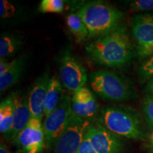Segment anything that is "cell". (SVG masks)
<instances>
[{
    "label": "cell",
    "mask_w": 153,
    "mask_h": 153,
    "mask_svg": "<svg viewBox=\"0 0 153 153\" xmlns=\"http://www.w3.org/2000/svg\"><path fill=\"white\" fill-rule=\"evenodd\" d=\"M61 81L56 75L51 76L44 104V116L46 117L56 108L65 94Z\"/></svg>",
    "instance_id": "9a60e30c"
},
{
    "label": "cell",
    "mask_w": 153,
    "mask_h": 153,
    "mask_svg": "<svg viewBox=\"0 0 153 153\" xmlns=\"http://www.w3.org/2000/svg\"><path fill=\"white\" fill-rule=\"evenodd\" d=\"M131 28L139 58L152 56L153 13L135 14L131 19Z\"/></svg>",
    "instance_id": "8992f818"
},
{
    "label": "cell",
    "mask_w": 153,
    "mask_h": 153,
    "mask_svg": "<svg viewBox=\"0 0 153 153\" xmlns=\"http://www.w3.org/2000/svg\"><path fill=\"white\" fill-rule=\"evenodd\" d=\"M89 30V39L104 35L121 24L124 14L116 7L101 1L84 4L77 11Z\"/></svg>",
    "instance_id": "3957f363"
},
{
    "label": "cell",
    "mask_w": 153,
    "mask_h": 153,
    "mask_svg": "<svg viewBox=\"0 0 153 153\" xmlns=\"http://www.w3.org/2000/svg\"><path fill=\"white\" fill-rule=\"evenodd\" d=\"M24 45L20 36L11 32H6L0 36V56L3 58L14 56Z\"/></svg>",
    "instance_id": "2e32d148"
},
{
    "label": "cell",
    "mask_w": 153,
    "mask_h": 153,
    "mask_svg": "<svg viewBox=\"0 0 153 153\" xmlns=\"http://www.w3.org/2000/svg\"><path fill=\"white\" fill-rule=\"evenodd\" d=\"M60 78L63 87L75 92L87 82L85 68L69 51L63 53L60 60Z\"/></svg>",
    "instance_id": "ba28073f"
},
{
    "label": "cell",
    "mask_w": 153,
    "mask_h": 153,
    "mask_svg": "<svg viewBox=\"0 0 153 153\" xmlns=\"http://www.w3.org/2000/svg\"><path fill=\"white\" fill-rule=\"evenodd\" d=\"M87 135L97 153L121 152L123 143L120 137L99 123L91 124Z\"/></svg>",
    "instance_id": "30bf717a"
},
{
    "label": "cell",
    "mask_w": 153,
    "mask_h": 153,
    "mask_svg": "<svg viewBox=\"0 0 153 153\" xmlns=\"http://www.w3.org/2000/svg\"><path fill=\"white\" fill-rule=\"evenodd\" d=\"M65 9L62 0H43L40 3L38 10L41 13H61Z\"/></svg>",
    "instance_id": "d6986e66"
},
{
    "label": "cell",
    "mask_w": 153,
    "mask_h": 153,
    "mask_svg": "<svg viewBox=\"0 0 153 153\" xmlns=\"http://www.w3.org/2000/svg\"><path fill=\"white\" fill-rule=\"evenodd\" d=\"M11 65H12V61L8 62L6 58L1 57L0 58V74L4 73L11 66Z\"/></svg>",
    "instance_id": "d4e9b609"
},
{
    "label": "cell",
    "mask_w": 153,
    "mask_h": 153,
    "mask_svg": "<svg viewBox=\"0 0 153 153\" xmlns=\"http://www.w3.org/2000/svg\"><path fill=\"white\" fill-rule=\"evenodd\" d=\"M75 153H97L94 149L92 145L88 138L87 133H86L83 141L80 145L79 149Z\"/></svg>",
    "instance_id": "cb8c5ba5"
},
{
    "label": "cell",
    "mask_w": 153,
    "mask_h": 153,
    "mask_svg": "<svg viewBox=\"0 0 153 153\" xmlns=\"http://www.w3.org/2000/svg\"><path fill=\"white\" fill-rule=\"evenodd\" d=\"M152 57H153V55H152Z\"/></svg>",
    "instance_id": "f546056e"
},
{
    "label": "cell",
    "mask_w": 153,
    "mask_h": 153,
    "mask_svg": "<svg viewBox=\"0 0 153 153\" xmlns=\"http://www.w3.org/2000/svg\"><path fill=\"white\" fill-rule=\"evenodd\" d=\"M26 57L20 56L12 60V65L4 73L0 74L1 94L16 85L24 73L26 68Z\"/></svg>",
    "instance_id": "5bb4252c"
},
{
    "label": "cell",
    "mask_w": 153,
    "mask_h": 153,
    "mask_svg": "<svg viewBox=\"0 0 153 153\" xmlns=\"http://www.w3.org/2000/svg\"><path fill=\"white\" fill-rule=\"evenodd\" d=\"M89 84L100 98L109 102H127L137 97L133 82L114 72L100 70L93 72L89 75Z\"/></svg>",
    "instance_id": "277c9868"
},
{
    "label": "cell",
    "mask_w": 153,
    "mask_h": 153,
    "mask_svg": "<svg viewBox=\"0 0 153 153\" xmlns=\"http://www.w3.org/2000/svg\"><path fill=\"white\" fill-rule=\"evenodd\" d=\"M145 92L146 95L153 97V78L149 80L145 85Z\"/></svg>",
    "instance_id": "484cf974"
},
{
    "label": "cell",
    "mask_w": 153,
    "mask_h": 153,
    "mask_svg": "<svg viewBox=\"0 0 153 153\" xmlns=\"http://www.w3.org/2000/svg\"><path fill=\"white\" fill-rule=\"evenodd\" d=\"M11 95L14 104V118L10 130L4 135L5 140L7 142L14 141L32 118L28 104V96L18 91L11 93Z\"/></svg>",
    "instance_id": "8fae6325"
},
{
    "label": "cell",
    "mask_w": 153,
    "mask_h": 153,
    "mask_svg": "<svg viewBox=\"0 0 153 153\" xmlns=\"http://www.w3.org/2000/svg\"><path fill=\"white\" fill-rule=\"evenodd\" d=\"M85 50L92 62L110 68H127L131 64L134 56L128 31L123 24L96 38L86 45Z\"/></svg>",
    "instance_id": "6da1fadb"
},
{
    "label": "cell",
    "mask_w": 153,
    "mask_h": 153,
    "mask_svg": "<svg viewBox=\"0 0 153 153\" xmlns=\"http://www.w3.org/2000/svg\"><path fill=\"white\" fill-rule=\"evenodd\" d=\"M91 123V120L72 114L68 126L53 148L55 153H75Z\"/></svg>",
    "instance_id": "52a82bcc"
},
{
    "label": "cell",
    "mask_w": 153,
    "mask_h": 153,
    "mask_svg": "<svg viewBox=\"0 0 153 153\" xmlns=\"http://www.w3.org/2000/svg\"><path fill=\"white\" fill-rule=\"evenodd\" d=\"M72 114V99L65 94L53 112L46 116L43 127L48 149L54 148L57 140L68 126Z\"/></svg>",
    "instance_id": "5b68a950"
},
{
    "label": "cell",
    "mask_w": 153,
    "mask_h": 153,
    "mask_svg": "<svg viewBox=\"0 0 153 153\" xmlns=\"http://www.w3.org/2000/svg\"><path fill=\"white\" fill-rule=\"evenodd\" d=\"M150 144L151 145H153V132H152V133L150 135Z\"/></svg>",
    "instance_id": "f1b7e54d"
},
{
    "label": "cell",
    "mask_w": 153,
    "mask_h": 153,
    "mask_svg": "<svg viewBox=\"0 0 153 153\" xmlns=\"http://www.w3.org/2000/svg\"><path fill=\"white\" fill-rule=\"evenodd\" d=\"M142 111L149 128L153 131V97L146 95L143 99Z\"/></svg>",
    "instance_id": "44dd1931"
},
{
    "label": "cell",
    "mask_w": 153,
    "mask_h": 153,
    "mask_svg": "<svg viewBox=\"0 0 153 153\" xmlns=\"http://www.w3.org/2000/svg\"><path fill=\"white\" fill-rule=\"evenodd\" d=\"M14 104L11 94L0 104V132L4 135L10 130L13 123Z\"/></svg>",
    "instance_id": "e0dca14e"
},
{
    "label": "cell",
    "mask_w": 153,
    "mask_h": 153,
    "mask_svg": "<svg viewBox=\"0 0 153 153\" xmlns=\"http://www.w3.org/2000/svg\"><path fill=\"white\" fill-rule=\"evenodd\" d=\"M0 153H11L4 143L1 142L0 144Z\"/></svg>",
    "instance_id": "4316f807"
},
{
    "label": "cell",
    "mask_w": 153,
    "mask_h": 153,
    "mask_svg": "<svg viewBox=\"0 0 153 153\" xmlns=\"http://www.w3.org/2000/svg\"><path fill=\"white\" fill-rule=\"evenodd\" d=\"M16 14V8L15 6L7 0L0 1V17L2 19L13 18Z\"/></svg>",
    "instance_id": "603a6c76"
},
{
    "label": "cell",
    "mask_w": 153,
    "mask_h": 153,
    "mask_svg": "<svg viewBox=\"0 0 153 153\" xmlns=\"http://www.w3.org/2000/svg\"><path fill=\"white\" fill-rule=\"evenodd\" d=\"M98 123L118 136L135 140H145L148 137L140 116L133 107L125 105L103 107Z\"/></svg>",
    "instance_id": "7a4b0ae2"
},
{
    "label": "cell",
    "mask_w": 153,
    "mask_h": 153,
    "mask_svg": "<svg viewBox=\"0 0 153 153\" xmlns=\"http://www.w3.org/2000/svg\"><path fill=\"white\" fill-rule=\"evenodd\" d=\"M148 150L150 153H153V145H148Z\"/></svg>",
    "instance_id": "83f0119b"
},
{
    "label": "cell",
    "mask_w": 153,
    "mask_h": 153,
    "mask_svg": "<svg viewBox=\"0 0 153 153\" xmlns=\"http://www.w3.org/2000/svg\"><path fill=\"white\" fill-rule=\"evenodd\" d=\"M24 153H41L45 145V137L41 120L31 118L25 128L14 140Z\"/></svg>",
    "instance_id": "9c48e42d"
},
{
    "label": "cell",
    "mask_w": 153,
    "mask_h": 153,
    "mask_svg": "<svg viewBox=\"0 0 153 153\" xmlns=\"http://www.w3.org/2000/svg\"><path fill=\"white\" fill-rule=\"evenodd\" d=\"M51 79L50 70L48 69L38 76L32 85L28 96L32 118L42 120L44 116V104Z\"/></svg>",
    "instance_id": "7c38bea8"
},
{
    "label": "cell",
    "mask_w": 153,
    "mask_h": 153,
    "mask_svg": "<svg viewBox=\"0 0 153 153\" xmlns=\"http://www.w3.org/2000/svg\"><path fill=\"white\" fill-rule=\"evenodd\" d=\"M137 76L141 84L147 83L153 78V57L145 60L137 68Z\"/></svg>",
    "instance_id": "ffe728a7"
},
{
    "label": "cell",
    "mask_w": 153,
    "mask_h": 153,
    "mask_svg": "<svg viewBox=\"0 0 153 153\" xmlns=\"http://www.w3.org/2000/svg\"><path fill=\"white\" fill-rule=\"evenodd\" d=\"M72 109L74 116L92 120L99 112V104L89 88L83 87L73 93Z\"/></svg>",
    "instance_id": "4fadbf2b"
},
{
    "label": "cell",
    "mask_w": 153,
    "mask_h": 153,
    "mask_svg": "<svg viewBox=\"0 0 153 153\" xmlns=\"http://www.w3.org/2000/svg\"><path fill=\"white\" fill-rule=\"evenodd\" d=\"M129 9L132 11H153V0H134L129 3Z\"/></svg>",
    "instance_id": "7402d4cb"
},
{
    "label": "cell",
    "mask_w": 153,
    "mask_h": 153,
    "mask_svg": "<svg viewBox=\"0 0 153 153\" xmlns=\"http://www.w3.org/2000/svg\"><path fill=\"white\" fill-rule=\"evenodd\" d=\"M66 23L76 42H83L89 39V30L77 13L69 14L66 17Z\"/></svg>",
    "instance_id": "ac0fdd59"
}]
</instances>
